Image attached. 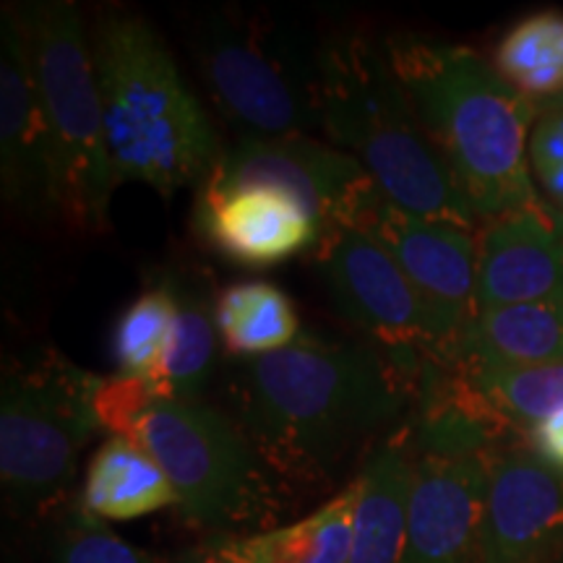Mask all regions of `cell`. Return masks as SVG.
Here are the masks:
<instances>
[{"mask_svg":"<svg viewBox=\"0 0 563 563\" xmlns=\"http://www.w3.org/2000/svg\"><path fill=\"white\" fill-rule=\"evenodd\" d=\"M493 68L543 110L563 91V13L540 11L514 24Z\"/></svg>","mask_w":563,"mask_h":563,"instance_id":"603a6c76","label":"cell"},{"mask_svg":"<svg viewBox=\"0 0 563 563\" xmlns=\"http://www.w3.org/2000/svg\"><path fill=\"white\" fill-rule=\"evenodd\" d=\"M162 397L154 378L136 376H112L102 378L100 391H97V418H100L102 431L112 435H123L133 441L136 428L152 402Z\"/></svg>","mask_w":563,"mask_h":563,"instance_id":"4316f807","label":"cell"},{"mask_svg":"<svg viewBox=\"0 0 563 563\" xmlns=\"http://www.w3.org/2000/svg\"><path fill=\"white\" fill-rule=\"evenodd\" d=\"M194 58L211 102L241 141L311 136L321 129L313 76L298 81L243 21L211 19L196 32Z\"/></svg>","mask_w":563,"mask_h":563,"instance_id":"ba28073f","label":"cell"},{"mask_svg":"<svg viewBox=\"0 0 563 563\" xmlns=\"http://www.w3.org/2000/svg\"><path fill=\"white\" fill-rule=\"evenodd\" d=\"M175 316V298L170 282L162 277L146 287L136 300L121 313L112 334V357L118 376L152 378L159 371L170 342Z\"/></svg>","mask_w":563,"mask_h":563,"instance_id":"d4e9b609","label":"cell"},{"mask_svg":"<svg viewBox=\"0 0 563 563\" xmlns=\"http://www.w3.org/2000/svg\"><path fill=\"white\" fill-rule=\"evenodd\" d=\"M91 58L118 186L139 183L162 196L201 188L224 150L150 21L129 9L104 11Z\"/></svg>","mask_w":563,"mask_h":563,"instance_id":"3957f363","label":"cell"},{"mask_svg":"<svg viewBox=\"0 0 563 563\" xmlns=\"http://www.w3.org/2000/svg\"><path fill=\"white\" fill-rule=\"evenodd\" d=\"M313 95L321 131L361 162L384 199L475 230L477 214L422 131L386 47L361 34L332 40L316 58Z\"/></svg>","mask_w":563,"mask_h":563,"instance_id":"277c9868","label":"cell"},{"mask_svg":"<svg viewBox=\"0 0 563 563\" xmlns=\"http://www.w3.org/2000/svg\"><path fill=\"white\" fill-rule=\"evenodd\" d=\"M203 183L224 191L277 188L298 201L321 224V232L332 224H350L376 191L361 162L313 136L238 141L222 152Z\"/></svg>","mask_w":563,"mask_h":563,"instance_id":"8fae6325","label":"cell"},{"mask_svg":"<svg viewBox=\"0 0 563 563\" xmlns=\"http://www.w3.org/2000/svg\"><path fill=\"white\" fill-rule=\"evenodd\" d=\"M462 371L467 373L470 384L481 391L490 410L519 433L563 407V361L519 365V368L462 365Z\"/></svg>","mask_w":563,"mask_h":563,"instance_id":"cb8c5ba5","label":"cell"},{"mask_svg":"<svg viewBox=\"0 0 563 563\" xmlns=\"http://www.w3.org/2000/svg\"><path fill=\"white\" fill-rule=\"evenodd\" d=\"M175 298V316L159 371L154 384L162 397L180 402H199L211 382L220 347V327H217V298L211 300L207 287L188 274H165Z\"/></svg>","mask_w":563,"mask_h":563,"instance_id":"ffe728a7","label":"cell"},{"mask_svg":"<svg viewBox=\"0 0 563 563\" xmlns=\"http://www.w3.org/2000/svg\"><path fill=\"white\" fill-rule=\"evenodd\" d=\"M525 446L563 475V407L525 431Z\"/></svg>","mask_w":563,"mask_h":563,"instance_id":"f1b7e54d","label":"cell"},{"mask_svg":"<svg viewBox=\"0 0 563 563\" xmlns=\"http://www.w3.org/2000/svg\"><path fill=\"white\" fill-rule=\"evenodd\" d=\"M133 443L154 456L178 493L180 511L203 530H235L262 511V454L228 415L201 402L157 397Z\"/></svg>","mask_w":563,"mask_h":563,"instance_id":"52a82bcc","label":"cell"},{"mask_svg":"<svg viewBox=\"0 0 563 563\" xmlns=\"http://www.w3.org/2000/svg\"><path fill=\"white\" fill-rule=\"evenodd\" d=\"M55 563H159L152 553L125 543L123 538L104 530L100 522L81 514L79 522L60 532L55 548Z\"/></svg>","mask_w":563,"mask_h":563,"instance_id":"484cf974","label":"cell"},{"mask_svg":"<svg viewBox=\"0 0 563 563\" xmlns=\"http://www.w3.org/2000/svg\"><path fill=\"white\" fill-rule=\"evenodd\" d=\"M102 376L45 350L3 365L0 382V481L16 511L53 504L74 481L79 456L100 433Z\"/></svg>","mask_w":563,"mask_h":563,"instance_id":"8992f818","label":"cell"},{"mask_svg":"<svg viewBox=\"0 0 563 563\" xmlns=\"http://www.w3.org/2000/svg\"><path fill=\"white\" fill-rule=\"evenodd\" d=\"M178 504V493L154 456L123 435H110L91 456L81 490L87 519L131 522Z\"/></svg>","mask_w":563,"mask_h":563,"instance_id":"d6986e66","label":"cell"},{"mask_svg":"<svg viewBox=\"0 0 563 563\" xmlns=\"http://www.w3.org/2000/svg\"><path fill=\"white\" fill-rule=\"evenodd\" d=\"M217 327L224 350L266 357L298 340L300 319L292 300L272 282H235L217 295Z\"/></svg>","mask_w":563,"mask_h":563,"instance_id":"7402d4cb","label":"cell"},{"mask_svg":"<svg viewBox=\"0 0 563 563\" xmlns=\"http://www.w3.org/2000/svg\"><path fill=\"white\" fill-rule=\"evenodd\" d=\"M530 302L563 306V211L545 199L477 232L475 311Z\"/></svg>","mask_w":563,"mask_h":563,"instance_id":"5bb4252c","label":"cell"},{"mask_svg":"<svg viewBox=\"0 0 563 563\" xmlns=\"http://www.w3.org/2000/svg\"><path fill=\"white\" fill-rule=\"evenodd\" d=\"M350 224L368 232L391 253L426 308L435 355L449 357L475 316V230L426 220L373 191Z\"/></svg>","mask_w":563,"mask_h":563,"instance_id":"30bf717a","label":"cell"},{"mask_svg":"<svg viewBox=\"0 0 563 563\" xmlns=\"http://www.w3.org/2000/svg\"><path fill=\"white\" fill-rule=\"evenodd\" d=\"M357 496L355 477L340 496L298 522L249 538H220V545L235 563H350Z\"/></svg>","mask_w":563,"mask_h":563,"instance_id":"44dd1931","label":"cell"},{"mask_svg":"<svg viewBox=\"0 0 563 563\" xmlns=\"http://www.w3.org/2000/svg\"><path fill=\"white\" fill-rule=\"evenodd\" d=\"M548 110H563V91H561V97H555V100L540 112H548Z\"/></svg>","mask_w":563,"mask_h":563,"instance_id":"4dcf8cb0","label":"cell"},{"mask_svg":"<svg viewBox=\"0 0 563 563\" xmlns=\"http://www.w3.org/2000/svg\"><path fill=\"white\" fill-rule=\"evenodd\" d=\"M415 394L418 378L376 344L298 336L249 363L238 412L266 462L321 473L365 435L402 418Z\"/></svg>","mask_w":563,"mask_h":563,"instance_id":"6da1fadb","label":"cell"},{"mask_svg":"<svg viewBox=\"0 0 563 563\" xmlns=\"http://www.w3.org/2000/svg\"><path fill=\"white\" fill-rule=\"evenodd\" d=\"M323 287L334 308L420 382L435 355L426 308L391 253L355 224H332L316 245Z\"/></svg>","mask_w":563,"mask_h":563,"instance_id":"9c48e42d","label":"cell"},{"mask_svg":"<svg viewBox=\"0 0 563 563\" xmlns=\"http://www.w3.org/2000/svg\"><path fill=\"white\" fill-rule=\"evenodd\" d=\"M530 173L543 199L563 211V110L540 112L530 136Z\"/></svg>","mask_w":563,"mask_h":563,"instance_id":"83f0119b","label":"cell"},{"mask_svg":"<svg viewBox=\"0 0 563 563\" xmlns=\"http://www.w3.org/2000/svg\"><path fill=\"white\" fill-rule=\"evenodd\" d=\"M490 462V454L415 449L402 563L483 561Z\"/></svg>","mask_w":563,"mask_h":563,"instance_id":"7c38bea8","label":"cell"},{"mask_svg":"<svg viewBox=\"0 0 563 563\" xmlns=\"http://www.w3.org/2000/svg\"><path fill=\"white\" fill-rule=\"evenodd\" d=\"M180 563H235V561H232L230 555L224 553L220 540H211L209 545H203V548H199V551L188 553Z\"/></svg>","mask_w":563,"mask_h":563,"instance_id":"f546056e","label":"cell"},{"mask_svg":"<svg viewBox=\"0 0 563 563\" xmlns=\"http://www.w3.org/2000/svg\"><path fill=\"white\" fill-rule=\"evenodd\" d=\"M11 9L51 144L58 220L84 232H102L110 222V199L118 183L81 13L68 0H32Z\"/></svg>","mask_w":563,"mask_h":563,"instance_id":"5b68a950","label":"cell"},{"mask_svg":"<svg viewBox=\"0 0 563 563\" xmlns=\"http://www.w3.org/2000/svg\"><path fill=\"white\" fill-rule=\"evenodd\" d=\"M0 188L30 220H58L51 144L11 5L0 16Z\"/></svg>","mask_w":563,"mask_h":563,"instance_id":"9a60e30c","label":"cell"},{"mask_svg":"<svg viewBox=\"0 0 563 563\" xmlns=\"http://www.w3.org/2000/svg\"><path fill=\"white\" fill-rule=\"evenodd\" d=\"M194 220L217 253L258 269L300 256L321 241V224L277 188L224 191L203 183Z\"/></svg>","mask_w":563,"mask_h":563,"instance_id":"2e32d148","label":"cell"},{"mask_svg":"<svg viewBox=\"0 0 563 563\" xmlns=\"http://www.w3.org/2000/svg\"><path fill=\"white\" fill-rule=\"evenodd\" d=\"M446 361L483 368L563 361V306L530 302L475 311Z\"/></svg>","mask_w":563,"mask_h":563,"instance_id":"ac0fdd59","label":"cell"},{"mask_svg":"<svg viewBox=\"0 0 563 563\" xmlns=\"http://www.w3.org/2000/svg\"><path fill=\"white\" fill-rule=\"evenodd\" d=\"M563 561V475L525 443L493 456L481 563Z\"/></svg>","mask_w":563,"mask_h":563,"instance_id":"4fadbf2b","label":"cell"},{"mask_svg":"<svg viewBox=\"0 0 563 563\" xmlns=\"http://www.w3.org/2000/svg\"><path fill=\"white\" fill-rule=\"evenodd\" d=\"M386 53L422 131L477 220L540 199L530 173L538 104L467 47L397 37Z\"/></svg>","mask_w":563,"mask_h":563,"instance_id":"7a4b0ae2","label":"cell"},{"mask_svg":"<svg viewBox=\"0 0 563 563\" xmlns=\"http://www.w3.org/2000/svg\"><path fill=\"white\" fill-rule=\"evenodd\" d=\"M412 473L415 443L407 422L373 449L357 475L361 496L352 522L350 563H402Z\"/></svg>","mask_w":563,"mask_h":563,"instance_id":"e0dca14e","label":"cell"}]
</instances>
